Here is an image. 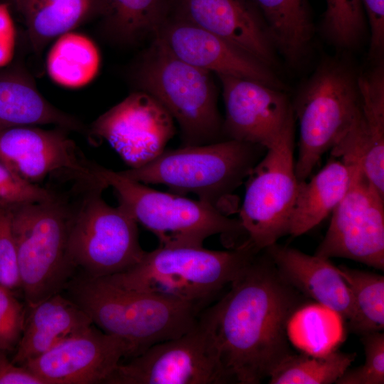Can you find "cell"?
I'll return each instance as SVG.
<instances>
[{"label": "cell", "instance_id": "6da1fadb", "mask_svg": "<svg viewBox=\"0 0 384 384\" xmlns=\"http://www.w3.org/2000/svg\"><path fill=\"white\" fill-rule=\"evenodd\" d=\"M307 297L288 284L263 250L203 310L228 383L258 384L293 353L288 325Z\"/></svg>", "mask_w": 384, "mask_h": 384}, {"label": "cell", "instance_id": "7a4b0ae2", "mask_svg": "<svg viewBox=\"0 0 384 384\" xmlns=\"http://www.w3.org/2000/svg\"><path fill=\"white\" fill-rule=\"evenodd\" d=\"M69 298L104 332L124 340L130 358L150 346L191 330L203 308L154 292L125 289L105 277L73 278Z\"/></svg>", "mask_w": 384, "mask_h": 384}, {"label": "cell", "instance_id": "3957f363", "mask_svg": "<svg viewBox=\"0 0 384 384\" xmlns=\"http://www.w3.org/2000/svg\"><path fill=\"white\" fill-rule=\"evenodd\" d=\"M258 250L248 240L229 250L159 246L130 269L107 277L121 287L206 304L236 279Z\"/></svg>", "mask_w": 384, "mask_h": 384}, {"label": "cell", "instance_id": "277c9868", "mask_svg": "<svg viewBox=\"0 0 384 384\" xmlns=\"http://www.w3.org/2000/svg\"><path fill=\"white\" fill-rule=\"evenodd\" d=\"M108 187L97 170L95 176L73 183L68 252L75 268L94 278L130 269L146 252L132 213L122 204L112 207L103 199Z\"/></svg>", "mask_w": 384, "mask_h": 384}, {"label": "cell", "instance_id": "5b68a950", "mask_svg": "<svg viewBox=\"0 0 384 384\" xmlns=\"http://www.w3.org/2000/svg\"><path fill=\"white\" fill-rule=\"evenodd\" d=\"M264 146L233 139L164 150L147 164L119 171L144 183L164 184L173 193L196 194L225 213V203L261 159Z\"/></svg>", "mask_w": 384, "mask_h": 384}, {"label": "cell", "instance_id": "8992f818", "mask_svg": "<svg viewBox=\"0 0 384 384\" xmlns=\"http://www.w3.org/2000/svg\"><path fill=\"white\" fill-rule=\"evenodd\" d=\"M51 188L50 199L9 208L27 306L65 289L76 270L68 252L69 193Z\"/></svg>", "mask_w": 384, "mask_h": 384}, {"label": "cell", "instance_id": "52a82bcc", "mask_svg": "<svg viewBox=\"0 0 384 384\" xmlns=\"http://www.w3.org/2000/svg\"><path fill=\"white\" fill-rule=\"evenodd\" d=\"M134 80L139 90L154 97L177 122L181 146L225 140L212 73L179 59L154 37Z\"/></svg>", "mask_w": 384, "mask_h": 384}, {"label": "cell", "instance_id": "ba28073f", "mask_svg": "<svg viewBox=\"0 0 384 384\" xmlns=\"http://www.w3.org/2000/svg\"><path fill=\"white\" fill-rule=\"evenodd\" d=\"M96 170L114 189L119 203L157 238L159 246L202 247L214 235L232 244L247 238L239 219L210 204L155 190L97 164Z\"/></svg>", "mask_w": 384, "mask_h": 384}, {"label": "cell", "instance_id": "9c48e42d", "mask_svg": "<svg viewBox=\"0 0 384 384\" xmlns=\"http://www.w3.org/2000/svg\"><path fill=\"white\" fill-rule=\"evenodd\" d=\"M358 75L345 63H321L299 90L292 106L299 124L295 173L306 180L324 153L335 147L361 114Z\"/></svg>", "mask_w": 384, "mask_h": 384}, {"label": "cell", "instance_id": "30bf717a", "mask_svg": "<svg viewBox=\"0 0 384 384\" xmlns=\"http://www.w3.org/2000/svg\"><path fill=\"white\" fill-rule=\"evenodd\" d=\"M294 151L293 114L247 177L239 220L247 239L258 250L289 234L299 184Z\"/></svg>", "mask_w": 384, "mask_h": 384}, {"label": "cell", "instance_id": "8fae6325", "mask_svg": "<svg viewBox=\"0 0 384 384\" xmlns=\"http://www.w3.org/2000/svg\"><path fill=\"white\" fill-rule=\"evenodd\" d=\"M208 325L200 314L184 334L119 363L105 384H228Z\"/></svg>", "mask_w": 384, "mask_h": 384}, {"label": "cell", "instance_id": "7c38bea8", "mask_svg": "<svg viewBox=\"0 0 384 384\" xmlns=\"http://www.w3.org/2000/svg\"><path fill=\"white\" fill-rule=\"evenodd\" d=\"M351 169L349 188L331 213L326 235L314 255L342 257L384 270V196L368 181L359 161Z\"/></svg>", "mask_w": 384, "mask_h": 384}, {"label": "cell", "instance_id": "4fadbf2b", "mask_svg": "<svg viewBox=\"0 0 384 384\" xmlns=\"http://www.w3.org/2000/svg\"><path fill=\"white\" fill-rule=\"evenodd\" d=\"M174 118L154 97L136 91L100 115L90 137L105 139L130 169L159 156L176 132Z\"/></svg>", "mask_w": 384, "mask_h": 384}, {"label": "cell", "instance_id": "5bb4252c", "mask_svg": "<svg viewBox=\"0 0 384 384\" xmlns=\"http://www.w3.org/2000/svg\"><path fill=\"white\" fill-rule=\"evenodd\" d=\"M68 132L60 127H0V160L26 181L38 185L46 178L94 174L95 164L83 155Z\"/></svg>", "mask_w": 384, "mask_h": 384}, {"label": "cell", "instance_id": "9a60e30c", "mask_svg": "<svg viewBox=\"0 0 384 384\" xmlns=\"http://www.w3.org/2000/svg\"><path fill=\"white\" fill-rule=\"evenodd\" d=\"M131 349L93 324L23 366L43 384H96L106 380Z\"/></svg>", "mask_w": 384, "mask_h": 384}, {"label": "cell", "instance_id": "2e32d148", "mask_svg": "<svg viewBox=\"0 0 384 384\" xmlns=\"http://www.w3.org/2000/svg\"><path fill=\"white\" fill-rule=\"evenodd\" d=\"M217 76L221 82L225 110L224 139L270 148L293 115L287 95L281 90L257 81Z\"/></svg>", "mask_w": 384, "mask_h": 384}, {"label": "cell", "instance_id": "e0dca14e", "mask_svg": "<svg viewBox=\"0 0 384 384\" xmlns=\"http://www.w3.org/2000/svg\"><path fill=\"white\" fill-rule=\"evenodd\" d=\"M154 37L175 56L195 67L262 82L281 90L272 68L230 42L185 21L167 18Z\"/></svg>", "mask_w": 384, "mask_h": 384}, {"label": "cell", "instance_id": "ac0fdd59", "mask_svg": "<svg viewBox=\"0 0 384 384\" xmlns=\"http://www.w3.org/2000/svg\"><path fill=\"white\" fill-rule=\"evenodd\" d=\"M174 17L218 36L272 68L276 63L270 31L250 0H176Z\"/></svg>", "mask_w": 384, "mask_h": 384}, {"label": "cell", "instance_id": "d6986e66", "mask_svg": "<svg viewBox=\"0 0 384 384\" xmlns=\"http://www.w3.org/2000/svg\"><path fill=\"white\" fill-rule=\"evenodd\" d=\"M264 250L281 277L295 289L348 322L352 320L354 306L350 289L329 259L277 242Z\"/></svg>", "mask_w": 384, "mask_h": 384}, {"label": "cell", "instance_id": "ffe728a7", "mask_svg": "<svg viewBox=\"0 0 384 384\" xmlns=\"http://www.w3.org/2000/svg\"><path fill=\"white\" fill-rule=\"evenodd\" d=\"M91 324L87 314L60 292L28 306L12 361L23 366Z\"/></svg>", "mask_w": 384, "mask_h": 384}, {"label": "cell", "instance_id": "44dd1931", "mask_svg": "<svg viewBox=\"0 0 384 384\" xmlns=\"http://www.w3.org/2000/svg\"><path fill=\"white\" fill-rule=\"evenodd\" d=\"M44 124L86 132L75 117L50 104L26 71L19 68L0 70V127Z\"/></svg>", "mask_w": 384, "mask_h": 384}, {"label": "cell", "instance_id": "7402d4cb", "mask_svg": "<svg viewBox=\"0 0 384 384\" xmlns=\"http://www.w3.org/2000/svg\"><path fill=\"white\" fill-rule=\"evenodd\" d=\"M350 164L334 157L309 181H299L289 235H302L331 214L351 183Z\"/></svg>", "mask_w": 384, "mask_h": 384}, {"label": "cell", "instance_id": "603a6c76", "mask_svg": "<svg viewBox=\"0 0 384 384\" xmlns=\"http://www.w3.org/2000/svg\"><path fill=\"white\" fill-rule=\"evenodd\" d=\"M16 8L37 53L59 36L102 17L105 11L103 0H21Z\"/></svg>", "mask_w": 384, "mask_h": 384}, {"label": "cell", "instance_id": "cb8c5ba5", "mask_svg": "<svg viewBox=\"0 0 384 384\" xmlns=\"http://www.w3.org/2000/svg\"><path fill=\"white\" fill-rule=\"evenodd\" d=\"M363 125V144L359 159L369 182L384 194V66L378 61L358 75Z\"/></svg>", "mask_w": 384, "mask_h": 384}, {"label": "cell", "instance_id": "d4e9b609", "mask_svg": "<svg viewBox=\"0 0 384 384\" xmlns=\"http://www.w3.org/2000/svg\"><path fill=\"white\" fill-rule=\"evenodd\" d=\"M262 16L277 52L292 66L311 49L314 25L307 0H250Z\"/></svg>", "mask_w": 384, "mask_h": 384}, {"label": "cell", "instance_id": "484cf974", "mask_svg": "<svg viewBox=\"0 0 384 384\" xmlns=\"http://www.w3.org/2000/svg\"><path fill=\"white\" fill-rule=\"evenodd\" d=\"M100 55L87 36L70 31L55 40L46 58V68L53 82L68 88L90 82L99 71Z\"/></svg>", "mask_w": 384, "mask_h": 384}, {"label": "cell", "instance_id": "4316f807", "mask_svg": "<svg viewBox=\"0 0 384 384\" xmlns=\"http://www.w3.org/2000/svg\"><path fill=\"white\" fill-rule=\"evenodd\" d=\"M102 16L107 33L130 44L155 35L168 18V0H103Z\"/></svg>", "mask_w": 384, "mask_h": 384}, {"label": "cell", "instance_id": "83f0119b", "mask_svg": "<svg viewBox=\"0 0 384 384\" xmlns=\"http://www.w3.org/2000/svg\"><path fill=\"white\" fill-rule=\"evenodd\" d=\"M354 353L334 350L321 355L287 356L271 373L270 384H331L349 368Z\"/></svg>", "mask_w": 384, "mask_h": 384}, {"label": "cell", "instance_id": "f1b7e54d", "mask_svg": "<svg viewBox=\"0 0 384 384\" xmlns=\"http://www.w3.org/2000/svg\"><path fill=\"white\" fill-rule=\"evenodd\" d=\"M348 286L354 315L348 322L351 331L362 336L384 329V277L370 272L338 267Z\"/></svg>", "mask_w": 384, "mask_h": 384}, {"label": "cell", "instance_id": "f546056e", "mask_svg": "<svg viewBox=\"0 0 384 384\" xmlns=\"http://www.w3.org/2000/svg\"><path fill=\"white\" fill-rule=\"evenodd\" d=\"M321 24L324 36L339 48H352L362 40L366 17L361 0H326Z\"/></svg>", "mask_w": 384, "mask_h": 384}, {"label": "cell", "instance_id": "4dcf8cb0", "mask_svg": "<svg viewBox=\"0 0 384 384\" xmlns=\"http://www.w3.org/2000/svg\"><path fill=\"white\" fill-rule=\"evenodd\" d=\"M361 336L366 355L363 365L348 368L336 384L384 383V334L378 331Z\"/></svg>", "mask_w": 384, "mask_h": 384}, {"label": "cell", "instance_id": "1f68e13d", "mask_svg": "<svg viewBox=\"0 0 384 384\" xmlns=\"http://www.w3.org/2000/svg\"><path fill=\"white\" fill-rule=\"evenodd\" d=\"M53 194L51 187L26 181L0 160V206L10 208L44 201Z\"/></svg>", "mask_w": 384, "mask_h": 384}, {"label": "cell", "instance_id": "d6a6232c", "mask_svg": "<svg viewBox=\"0 0 384 384\" xmlns=\"http://www.w3.org/2000/svg\"><path fill=\"white\" fill-rule=\"evenodd\" d=\"M26 308L14 292L0 284V349L6 352L15 348L21 336Z\"/></svg>", "mask_w": 384, "mask_h": 384}, {"label": "cell", "instance_id": "836d02e7", "mask_svg": "<svg viewBox=\"0 0 384 384\" xmlns=\"http://www.w3.org/2000/svg\"><path fill=\"white\" fill-rule=\"evenodd\" d=\"M0 284L12 292L21 288L11 210L4 206H0Z\"/></svg>", "mask_w": 384, "mask_h": 384}, {"label": "cell", "instance_id": "e575fe53", "mask_svg": "<svg viewBox=\"0 0 384 384\" xmlns=\"http://www.w3.org/2000/svg\"><path fill=\"white\" fill-rule=\"evenodd\" d=\"M370 26L369 55L380 60L384 48V0H361Z\"/></svg>", "mask_w": 384, "mask_h": 384}, {"label": "cell", "instance_id": "d590c367", "mask_svg": "<svg viewBox=\"0 0 384 384\" xmlns=\"http://www.w3.org/2000/svg\"><path fill=\"white\" fill-rule=\"evenodd\" d=\"M0 384H43L27 368L10 361L6 352L0 349Z\"/></svg>", "mask_w": 384, "mask_h": 384}, {"label": "cell", "instance_id": "8d00e7d4", "mask_svg": "<svg viewBox=\"0 0 384 384\" xmlns=\"http://www.w3.org/2000/svg\"><path fill=\"white\" fill-rule=\"evenodd\" d=\"M14 46V26L6 4L0 3V65L10 58Z\"/></svg>", "mask_w": 384, "mask_h": 384}, {"label": "cell", "instance_id": "74e56055", "mask_svg": "<svg viewBox=\"0 0 384 384\" xmlns=\"http://www.w3.org/2000/svg\"><path fill=\"white\" fill-rule=\"evenodd\" d=\"M20 1H21V0H14V2H15V4H16V7L19 4Z\"/></svg>", "mask_w": 384, "mask_h": 384}]
</instances>
